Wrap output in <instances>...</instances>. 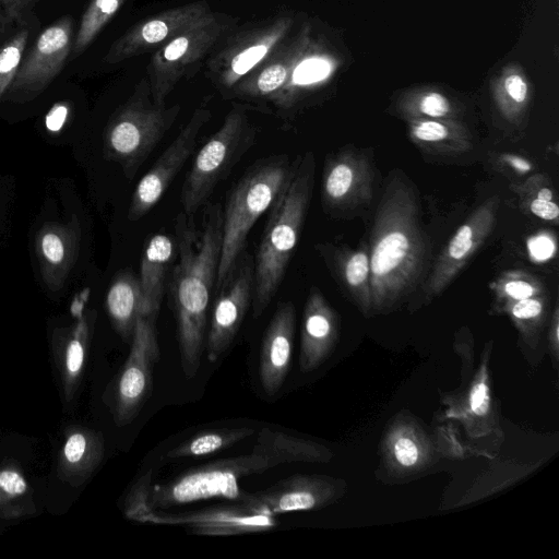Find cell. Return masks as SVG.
Instances as JSON below:
<instances>
[{"instance_id":"obj_8","label":"cell","mask_w":559,"mask_h":559,"mask_svg":"<svg viewBox=\"0 0 559 559\" xmlns=\"http://www.w3.org/2000/svg\"><path fill=\"white\" fill-rule=\"evenodd\" d=\"M257 133V127L242 107L235 106L226 115L218 130L198 151L185 177L180 203L187 217L193 219L209 202L218 183L253 145Z\"/></svg>"},{"instance_id":"obj_18","label":"cell","mask_w":559,"mask_h":559,"mask_svg":"<svg viewBox=\"0 0 559 559\" xmlns=\"http://www.w3.org/2000/svg\"><path fill=\"white\" fill-rule=\"evenodd\" d=\"M296 310L292 302H281L265 329L259 361V379L267 395L283 386L292 362Z\"/></svg>"},{"instance_id":"obj_36","label":"cell","mask_w":559,"mask_h":559,"mask_svg":"<svg viewBox=\"0 0 559 559\" xmlns=\"http://www.w3.org/2000/svg\"><path fill=\"white\" fill-rule=\"evenodd\" d=\"M503 94L511 104V108L521 107L525 104L528 94L527 83L518 73L508 74L502 82Z\"/></svg>"},{"instance_id":"obj_45","label":"cell","mask_w":559,"mask_h":559,"mask_svg":"<svg viewBox=\"0 0 559 559\" xmlns=\"http://www.w3.org/2000/svg\"><path fill=\"white\" fill-rule=\"evenodd\" d=\"M12 28L13 24L5 14L3 1L0 0V39L7 36L12 31Z\"/></svg>"},{"instance_id":"obj_22","label":"cell","mask_w":559,"mask_h":559,"mask_svg":"<svg viewBox=\"0 0 559 559\" xmlns=\"http://www.w3.org/2000/svg\"><path fill=\"white\" fill-rule=\"evenodd\" d=\"M175 250V239L166 234H155L145 242L139 281L148 316L159 312Z\"/></svg>"},{"instance_id":"obj_32","label":"cell","mask_w":559,"mask_h":559,"mask_svg":"<svg viewBox=\"0 0 559 559\" xmlns=\"http://www.w3.org/2000/svg\"><path fill=\"white\" fill-rule=\"evenodd\" d=\"M124 0H92L84 11L73 39L71 59L82 55L116 15Z\"/></svg>"},{"instance_id":"obj_30","label":"cell","mask_w":559,"mask_h":559,"mask_svg":"<svg viewBox=\"0 0 559 559\" xmlns=\"http://www.w3.org/2000/svg\"><path fill=\"white\" fill-rule=\"evenodd\" d=\"M409 129L414 141L435 151L462 152L471 147L468 134L451 120L420 118Z\"/></svg>"},{"instance_id":"obj_16","label":"cell","mask_w":559,"mask_h":559,"mask_svg":"<svg viewBox=\"0 0 559 559\" xmlns=\"http://www.w3.org/2000/svg\"><path fill=\"white\" fill-rule=\"evenodd\" d=\"M212 12L206 1L200 0L167 9L142 20L111 44L104 62L119 63L153 48H159Z\"/></svg>"},{"instance_id":"obj_12","label":"cell","mask_w":559,"mask_h":559,"mask_svg":"<svg viewBox=\"0 0 559 559\" xmlns=\"http://www.w3.org/2000/svg\"><path fill=\"white\" fill-rule=\"evenodd\" d=\"M123 513L133 521L158 525H180L193 534L203 536H231L266 532L277 525L273 515L255 512L240 501L236 504H223L178 513L144 508L124 510Z\"/></svg>"},{"instance_id":"obj_20","label":"cell","mask_w":559,"mask_h":559,"mask_svg":"<svg viewBox=\"0 0 559 559\" xmlns=\"http://www.w3.org/2000/svg\"><path fill=\"white\" fill-rule=\"evenodd\" d=\"M326 500V485L313 477L295 475L253 493L243 492L239 501L251 510L278 515L307 511Z\"/></svg>"},{"instance_id":"obj_2","label":"cell","mask_w":559,"mask_h":559,"mask_svg":"<svg viewBox=\"0 0 559 559\" xmlns=\"http://www.w3.org/2000/svg\"><path fill=\"white\" fill-rule=\"evenodd\" d=\"M370 240V304L382 307L417 286L428 255L416 194L404 179L389 181Z\"/></svg>"},{"instance_id":"obj_7","label":"cell","mask_w":559,"mask_h":559,"mask_svg":"<svg viewBox=\"0 0 559 559\" xmlns=\"http://www.w3.org/2000/svg\"><path fill=\"white\" fill-rule=\"evenodd\" d=\"M181 107L153 102L148 81L143 78L133 93L112 115L106 132L105 148L128 179H132L159 141L173 127Z\"/></svg>"},{"instance_id":"obj_6","label":"cell","mask_w":559,"mask_h":559,"mask_svg":"<svg viewBox=\"0 0 559 559\" xmlns=\"http://www.w3.org/2000/svg\"><path fill=\"white\" fill-rule=\"evenodd\" d=\"M269 468L262 456L251 452L189 469L164 484L152 485L145 475L130 489L123 511L136 508L163 510L211 498L239 499L243 493L239 480Z\"/></svg>"},{"instance_id":"obj_19","label":"cell","mask_w":559,"mask_h":559,"mask_svg":"<svg viewBox=\"0 0 559 559\" xmlns=\"http://www.w3.org/2000/svg\"><path fill=\"white\" fill-rule=\"evenodd\" d=\"M371 198V170L366 158L341 152L326 159L322 177V203L341 210Z\"/></svg>"},{"instance_id":"obj_38","label":"cell","mask_w":559,"mask_h":559,"mask_svg":"<svg viewBox=\"0 0 559 559\" xmlns=\"http://www.w3.org/2000/svg\"><path fill=\"white\" fill-rule=\"evenodd\" d=\"M469 406L474 414L484 416L490 407V391L488 385L479 381L474 384L469 394Z\"/></svg>"},{"instance_id":"obj_43","label":"cell","mask_w":559,"mask_h":559,"mask_svg":"<svg viewBox=\"0 0 559 559\" xmlns=\"http://www.w3.org/2000/svg\"><path fill=\"white\" fill-rule=\"evenodd\" d=\"M532 255L536 259H547L554 251V245L547 237H537L530 242Z\"/></svg>"},{"instance_id":"obj_14","label":"cell","mask_w":559,"mask_h":559,"mask_svg":"<svg viewBox=\"0 0 559 559\" xmlns=\"http://www.w3.org/2000/svg\"><path fill=\"white\" fill-rule=\"evenodd\" d=\"M254 290L253 258L245 251L224 285L215 293L209 330L205 336L206 357L215 362L235 340Z\"/></svg>"},{"instance_id":"obj_29","label":"cell","mask_w":559,"mask_h":559,"mask_svg":"<svg viewBox=\"0 0 559 559\" xmlns=\"http://www.w3.org/2000/svg\"><path fill=\"white\" fill-rule=\"evenodd\" d=\"M36 513L33 490L17 466L0 468V520H16Z\"/></svg>"},{"instance_id":"obj_24","label":"cell","mask_w":559,"mask_h":559,"mask_svg":"<svg viewBox=\"0 0 559 559\" xmlns=\"http://www.w3.org/2000/svg\"><path fill=\"white\" fill-rule=\"evenodd\" d=\"M90 328V322L81 319L73 330L53 338L55 361L67 402L73 400L81 383L88 352Z\"/></svg>"},{"instance_id":"obj_15","label":"cell","mask_w":559,"mask_h":559,"mask_svg":"<svg viewBox=\"0 0 559 559\" xmlns=\"http://www.w3.org/2000/svg\"><path fill=\"white\" fill-rule=\"evenodd\" d=\"M74 21L64 15L46 27L23 56L9 94L36 96L62 71L73 45Z\"/></svg>"},{"instance_id":"obj_42","label":"cell","mask_w":559,"mask_h":559,"mask_svg":"<svg viewBox=\"0 0 559 559\" xmlns=\"http://www.w3.org/2000/svg\"><path fill=\"white\" fill-rule=\"evenodd\" d=\"M530 211L537 217L545 221H558L559 207L554 201L534 199L530 202Z\"/></svg>"},{"instance_id":"obj_39","label":"cell","mask_w":559,"mask_h":559,"mask_svg":"<svg viewBox=\"0 0 559 559\" xmlns=\"http://www.w3.org/2000/svg\"><path fill=\"white\" fill-rule=\"evenodd\" d=\"M394 455L401 465L409 467L418 461L419 451L412 439L401 437L394 443Z\"/></svg>"},{"instance_id":"obj_23","label":"cell","mask_w":559,"mask_h":559,"mask_svg":"<svg viewBox=\"0 0 559 559\" xmlns=\"http://www.w3.org/2000/svg\"><path fill=\"white\" fill-rule=\"evenodd\" d=\"M106 309L117 333L130 343L138 318L148 316L139 276L129 271L118 274L108 288Z\"/></svg>"},{"instance_id":"obj_10","label":"cell","mask_w":559,"mask_h":559,"mask_svg":"<svg viewBox=\"0 0 559 559\" xmlns=\"http://www.w3.org/2000/svg\"><path fill=\"white\" fill-rule=\"evenodd\" d=\"M235 23L236 19L228 14L212 12L157 48L146 67L153 102L164 105L180 81L193 78L206 56L235 27Z\"/></svg>"},{"instance_id":"obj_46","label":"cell","mask_w":559,"mask_h":559,"mask_svg":"<svg viewBox=\"0 0 559 559\" xmlns=\"http://www.w3.org/2000/svg\"><path fill=\"white\" fill-rule=\"evenodd\" d=\"M537 199L545 201H552L554 193L552 190L548 187H542L536 194Z\"/></svg>"},{"instance_id":"obj_44","label":"cell","mask_w":559,"mask_h":559,"mask_svg":"<svg viewBox=\"0 0 559 559\" xmlns=\"http://www.w3.org/2000/svg\"><path fill=\"white\" fill-rule=\"evenodd\" d=\"M501 159L503 163L508 164L510 167L521 174L528 173L533 168V165L527 159L514 154H503Z\"/></svg>"},{"instance_id":"obj_35","label":"cell","mask_w":559,"mask_h":559,"mask_svg":"<svg viewBox=\"0 0 559 559\" xmlns=\"http://www.w3.org/2000/svg\"><path fill=\"white\" fill-rule=\"evenodd\" d=\"M416 111L426 119L450 120L452 106L450 100L438 92H427L416 102Z\"/></svg>"},{"instance_id":"obj_17","label":"cell","mask_w":559,"mask_h":559,"mask_svg":"<svg viewBox=\"0 0 559 559\" xmlns=\"http://www.w3.org/2000/svg\"><path fill=\"white\" fill-rule=\"evenodd\" d=\"M499 198L481 203L462 224L437 260L425 285L426 294H440L490 235L497 219Z\"/></svg>"},{"instance_id":"obj_4","label":"cell","mask_w":559,"mask_h":559,"mask_svg":"<svg viewBox=\"0 0 559 559\" xmlns=\"http://www.w3.org/2000/svg\"><path fill=\"white\" fill-rule=\"evenodd\" d=\"M333 58L305 25L290 33L273 52L227 95L241 100L271 104L278 111L296 107L310 90L333 73Z\"/></svg>"},{"instance_id":"obj_27","label":"cell","mask_w":559,"mask_h":559,"mask_svg":"<svg viewBox=\"0 0 559 559\" xmlns=\"http://www.w3.org/2000/svg\"><path fill=\"white\" fill-rule=\"evenodd\" d=\"M71 230L49 225L38 236V252L47 281L52 284L62 282L76 251V239Z\"/></svg>"},{"instance_id":"obj_28","label":"cell","mask_w":559,"mask_h":559,"mask_svg":"<svg viewBox=\"0 0 559 559\" xmlns=\"http://www.w3.org/2000/svg\"><path fill=\"white\" fill-rule=\"evenodd\" d=\"M254 432L251 427L204 430L168 450L165 456L169 460L205 456L230 448Z\"/></svg>"},{"instance_id":"obj_37","label":"cell","mask_w":559,"mask_h":559,"mask_svg":"<svg viewBox=\"0 0 559 559\" xmlns=\"http://www.w3.org/2000/svg\"><path fill=\"white\" fill-rule=\"evenodd\" d=\"M511 313L518 320H532L538 318L543 310V301L538 297L515 300L511 305Z\"/></svg>"},{"instance_id":"obj_21","label":"cell","mask_w":559,"mask_h":559,"mask_svg":"<svg viewBox=\"0 0 559 559\" xmlns=\"http://www.w3.org/2000/svg\"><path fill=\"white\" fill-rule=\"evenodd\" d=\"M105 455L104 437L83 426H69L58 455L57 476L72 487L88 480Z\"/></svg>"},{"instance_id":"obj_11","label":"cell","mask_w":559,"mask_h":559,"mask_svg":"<svg viewBox=\"0 0 559 559\" xmlns=\"http://www.w3.org/2000/svg\"><path fill=\"white\" fill-rule=\"evenodd\" d=\"M156 318H138L129 355L112 389V417L117 426L130 424L147 401L153 383L154 366L159 359Z\"/></svg>"},{"instance_id":"obj_3","label":"cell","mask_w":559,"mask_h":559,"mask_svg":"<svg viewBox=\"0 0 559 559\" xmlns=\"http://www.w3.org/2000/svg\"><path fill=\"white\" fill-rule=\"evenodd\" d=\"M314 169L311 152L298 155L290 180L267 211L266 224L253 258V318L260 317L269 307L285 277L309 209Z\"/></svg>"},{"instance_id":"obj_26","label":"cell","mask_w":559,"mask_h":559,"mask_svg":"<svg viewBox=\"0 0 559 559\" xmlns=\"http://www.w3.org/2000/svg\"><path fill=\"white\" fill-rule=\"evenodd\" d=\"M252 452L262 456L270 467L314 461L323 455L317 444L270 428H262L258 431Z\"/></svg>"},{"instance_id":"obj_40","label":"cell","mask_w":559,"mask_h":559,"mask_svg":"<svg viewBox=\"0 0 559 559\" xmlns=\"http://www.w3.org/2000/svg\"><path fill=\"white\" fill-rule=\"evenodd\" d=\"M5 14L13 25H24L35 0H2Z\"/></svg>"},{"instance_id":"obj_31","label":"cell","mask_w":559,"mask_h":559,"mask_svg":"<svg viewBox=\"0 0 559 559\" xmlns=\"http://www.w3.org/2000/svg\"><path fill=\"white\" fill-rule=\"evenodd\" d=\"M321 251H324L320 249ZM325 252V258L333 260L334 270L341 282L357 299L370 304V259L369 249L352 252Z\"/></svg>"},{"instance_id":"obj_25","label":"cell","mask_w":559,"mask_h":559,"mask_svg":"<svg viewBox=\"0 0 559 559\" xmlns=\"http://www.w3.org/2000/svg\"><path fill=\"white\" fill-rule=\"evenodd\" d=\"M334 333L333 312L322 294L314 289L309 294L301 329L300 368L308 370L323 356Z\"/></svg>"},{"instance_id":"obj_9","label":"cell","mask_w":559,"mask_h":559,"mask_svg":"<svg viewBox=\"0 0 559 559\" xmlns=\"http://www.w3.org/2000/svg\"><path fill=\"white\" fill-rule=\"evenodd\" d=\"M295 15L282 11L225 34L206 60V76L227 94L260 66L290 33Z\"/></svg>"},{"instance_id":"obj_5","label":"cell","mask_w":559,"mask_h":559,"mask_svg":"<svg viewBox=\"0 0 559 559\" xmlns=\"http://www.w3.org/2000/svg\"><path fill=\"white\" fill-rule=\"evenodd\" d=\"M296 158L273 154L255 160L226 193L222 207V247L214 293L227 281L246 251L258 219L273 205L292 178Z\"/></svg>"},{"instance_id":"obj_34","label":"cell","mask_w":559,"mask_h":559,"mask_svg":"<svg viewBox=\"0 0 559 559\" xmlns=\"http://www.w3.org/2000/svg\"><path fill=\"white\" fill-rule=\"evenodd\" d=\"M497 288L500 294L515 301L539 296L542 285L534 277L515 272L503 276L497 284Z\"/></svg>"},{"instance_id":"obj_33","label":"cell","mask_w":559,"mask_h":559,"mask_svg":"<svg viewBox=\"0 0 559 559\" xmlns=\"http://www.w3.org/2000/svg\"><path fill=\"white\" fill-rule=\"evenodd\" d=\"M29 31L20 28L0 47V98L11 86L25 53Z\"/></svg>"},{"instance_id":"obj_41","label":"cell","mask_w":559,"mask_h":559,"mask_svg":"<svg viewBox=\"0 0 559 559\" xmlns=\"http://www.w3.org/2000/svg\"><path fill=\"white\" fill-rule=\"evenodd\" d=\"M69 115V106L66 103L55 104L45 117V126L50 132L62 129Z\"/></svg>"},{"instance_id":"obj_13","label":"cell","mask_w":559,"mask_h":559,"mask_svg":"<svg viewBox=\"0 0 559 559\" xmlns=\"http://www.w3.org/2000/svg\"><path fill=\"white\" fill-rule=\"evenodd\" d=\"M211 118L212 111L205 104L194 109L180 132L138 182L128 211L130 221L142 218L162 199L194 152L200 132Z\"/></svg>"},{"instance_id":"obj_1","label":"cell","mask_w":559,"mask_h":559,"mask_svg":"<svg viewBox=\"0 0 559 559\" xmlns=\"http://www.w3.org/2000/svg\"><path fill=\"white\" fill-rule=\"evenodd\" d=\"M205 205L200 233L183 212L175 222L178 261L170 273L168 294L187 378L194 377L201 366L222 247V206L219 203Z\"/></svg>"}]
</instances>
